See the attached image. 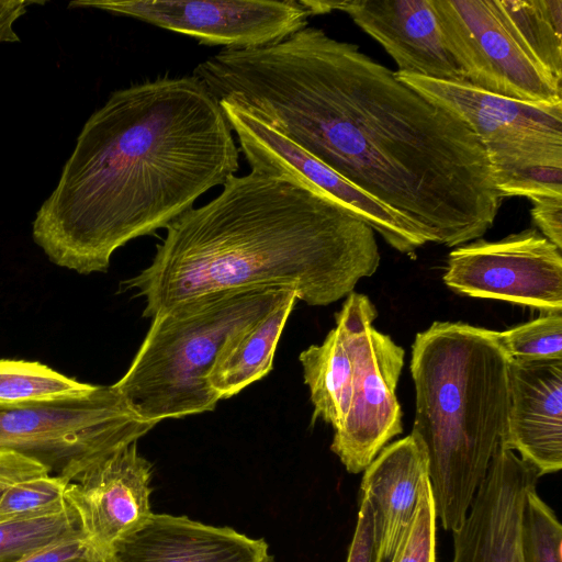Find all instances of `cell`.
I'll list each match as a JSON object with an SVG mask.
<instances>
[{"mask_svg": "<svg viewBox=\"0 0 562 562\" xmlns=\"http://www.w3.org/2000/svg\"><path fill=\"white\" fill-rule=\"evenodd\" d=\"M192 76L353 187L458 247L494 224L502 195L486 150L457 115L358 45L306 26L285 40L223 49Z\"/></svg>", "mask_w": 562, "mask_h": 562, "instance_id": "6da1fadb", "label": "cell"}, {"mask_svg": "<svg viewBox=\"0 0 562 562\" xmlns=\"http://www.w3.org/2000/svg\"><path fill=\"white\" fill-rule=\"evenodd\" d=\"M238 158L218 100L194 76L117 89L83 124L33 239L59 267L104 272L117 248L224 186Z\"/></svg>", "mask_w": 562, "mask_h": 562, "instance_id": "7a4b0ae2", "label": "cell"}, {"mask_svg": "<svg viewBox=\"0 0 562 562\" xmlns=\"http://www.w3.org/2000/svg\"><path fill=\"white\" fill-rule=\"evenodd\" d=\"M151 263L123 282L144 297L143 316L204 293L273 288L308 305L353 292L380 265L375 232L299 181L250 171L167 227Z\"/></svg>", "mask_w": 562, "mask_h": 562, "instance_id": "3957f363", "label": "cell"}, {"mask_svg": "<svg viewBox=\"0 0 562 562\" xmlns=\"http://www.w3.org/2000/svg\"><path fill=\"white\" fill-rule=\"evenodd\" d=\"M509 361L496 330L435 322L415 337L411 435L426 453L436 515L445 530L462 525L496 449L506 448Z\"/></svg>", "mask_w": 562, "mask_h": 562, "instance_id": "277c9868", "label": "cell"}, {"mask_svg": "<svg viewBox=\"0 0 562 562\" xmlns=\"http://www.w3.org/2000/svg\"><path fill=\"white\" fill-rule=\"evenodd\" d=\"M288 292L225 290L169 306L153 317L130 368L113 387L154 424L213 411L220 400L207 378L218 353Z\"/></svg>", "mask_w": 562, "mask_h": 562, "instance_id": "5b68a950", "label": "cell"}, {"mask_svg": "<svg viewBox=\"0 0 562 562\" xmlns=\"http://www.w3.org/2000/svg\"><path fill=\"white\" fill-rule=\"evenodd\" d=\"M155 425L138 416L113 385H98L80 397L0 405V450L34 459L52 474L76 482Z\"/></svg>", "mask_w": 562, "mask_h": 562, "instance_id": "8992f818", "label": "cell"}, {"mask_svg": "<svg viewBox=\"0 0 562 562\" xmlns=\"http://www.w3.org/2000/svg\"><path fill=\"white\" fill-rule=\"evenodd\" d=\"M378 311L370 299L351 292L335 315L345 331L353 362L350 403L334 430L331 451L349 473L366 470L386 443L403 430L396 386L404 349L372 325Z\"/></svg>", "mask_w": 562, "mask_h": 562, "instance_id": "52a82bcc", "label": "cell"}, {"mask_svg": "<svg viewBox=\"0 0 562 562\" xmlns=\"http://www.w3.org/2000/svg\"><path fill=\"white\" fill-rule=\"evenodd\" d=\"M464 82L506 98L562 103L561 83L528 52L499 0H432Z\"/></svg>", "mask_w": 562, "mask_h": 562, "instance_id": "ba28073f", "label": "cell"}, {"mask_svg": "<svg viewBox=\"0 0 562 562\" xmlns=\"http://www.w3.org/2000/svg\"><path fill=\"white\" fill-rule=\"evenodd\" d=\"M419 94L460 117L484 146L491 167L562 164V103L519 101L475 88L395 71Z\"/></svg>", "mask_w": 562, "mask_h": 562, "instance_id": "9c48e42d", "label": "cell"}, {"mask_svg": "<svg viewBox=\"0 0 562 562\" xmlns=\"http://www.w3.org/2000/svg\"><path fill=\"white\" fill-rule=\"evenodd\" d=\"M69 7L137 19L224 49L279 43L306 27L311 16L300 0H75Z\"/></svg>", "mask_w": 562, "mask_h": 562, "instance_id": "30bf717a", "label": "cell"}, {"mask_svg": "<svg viewBox=\"0 0 562 562\" xmlns=\"http://www.w3.org/2000/svg\"><path fill=\"white\" fill-rule=\"evenodd\" d=\"M443 281L459 294L562 311L561 249L537 229L458 246L449 254Z\"/></svg>", "mask_w": 562, "mask_h": 562, "instance_id": "8fae6325", "label": "cell"}, {"mask_svg": "<svg viewBox=\"0 0 562 562\" xmlns=\"http://www.w3.org/2000/svg\"><path fill=\"white\" fill-rule=\"evenodd\" d=\"M220 104L251 171L285 177L326 194L364 221L400 252L412 256L428 243L412 223L353 187L277 131L233 104L224 101Z\"/></svg>", "mask_w": 562, "mask_h": 562, "instance_id": "7c38bea8", "label": "cell"}, {"mask_svg": "<svg viewBox=\"0 0 562 562\" xmlns=\"http://www.w3.org/2000/svg\"><path fill=\"white\" fill-rule=\"evenodd\" d=\"M311 15L341 11L394 59L400 72L464 82L432 0H300Z\"/></svg>", "mask_w": 562, "mask_h": 562, "instance_id": "4fadbf2b", "label": "cell"}, {"mask_svg": "<svg viewBox=\"0 0 562 562\" xmlns=\"http://www.w3.org/2000/svg\"><path fill=\"white\" fill-rule=\"evenodd\" d=\"M537 471L499 446L462 525L453 533L451 562H522L520 520Z\"/></svg>", "mask_w": 562, "mask_h": 562, "instance_id": "5bb4252c", "label": "cell"}, {"mask_svg": "<svg viewBox=\"0 0 562 562\" xmlns=\"http://www.w3.org/2000/svg\"><path fill=\"white\" fill-rule=\"evenodd\" d=\"M137 442V441H136ZM132 442L70 482L65 501L76 510L85 537L104 552L151 514V464Z\"/></svg>", "mask_w": 562, "mask_h": 562, "instance_id": "9a60e30c", "label": "cell"}, {"mask_svg": "<svg viewBox=\"0 0 562 562\" xmlns=\"http://www.w3.org/2000/svg\"><path fill=\"white\" fill-rule=\"evenodd\" d=\"M510 360V359H509ZM510 408L506 448L539 476L562 468V359L509 361Z\"/></svg>", "mask_w": 562, "mask_h": 562, "instance_id": "2e32d148", "label": "cell"}, {"mask_svg": "<svg viewBox=\"0 0 562 562\" xmlns=\"http://www.w3.org/2000/svg\"><path fill=\"white\" fill-rule=\"evenodd\" d=\"M112 553L119 562H273L265 539L187 516L154 513Z\"/></svg>", "mask_w": 562, "mask_h": 562, "instance_id": "e0dca14e", "label": "cell"}, {"mask_svg": "<svg viewBox=\"0 0 562 562\" xmlns=\"http://www.w3.org/2000/svg\"><path fill=\"white\" fill-rule=\"evenodd\" d=\"M429 480L423 447L409 434L385 446L366 468L362 496L372 507L381 562H389Z\"/></svg>", "mask_w": 562, "mask_h": 562, "instance_id": "ac0fdd59", "label": "cell"}, {"mask_svg": "<svg viewBox=\"0 0 562 562\" xmlns=\"http://www.w3.org/2000/svg\"><path fill=\"white\" fill-rule=\"evenodd\" d=\"M296 300L289 291L265 315L226 342L207 378L218 400L239 393L271 371L277 345Z\"/></svg>", "mask_w": 562, "mask_h": 562, "instance_id": "d6986e66", "label": "cell"}, {"mask_svg": "<svg viewBox=\"0 0 562 562\" xmlns=\"http://www.w3.org/2000/svg\"><path fill=\"white\" fill-rule=\"evenodd\" d=\"M300 362L314 406L313 419L338 429L348 412L353 379L352 357L341 326L336 324L321 345L302 351Z\"/></svg>", "mask_w": 562, "mask_h": 562, "instance_id": "ffe728a7", "label": "cell"}, {"mask_svg": "<svg viewBox=\"0 0 562 562\" xmlns=\"http://www.w3.org/2000/svg\"><path fill=\"white\" fill-rule=\"evenodd\" d=\"M533 58L562 82V0H499Z\"/></svg>", "mask_w": 562, "mask_h": 562, "instance_id": "44dd1931", "label": "cell"}, {"mask_svg": "<svg viewBox=\"0 0 562 562\" xmlns=\"http://www.w3.org/2000/svg\"><path fill=\"white\" fill-rule=\"evenodd\" d=\"M98 385L68 378L37 361L0 360V405L80 397Z\"/></svg>", "mask_w": 562, "mask_h": 562, "instance_id": "7402d4cb", "label": "cell"}, {"mask_svg": "<svg viewBox=\"0 0 562 562\" xmlns=\"http://www.w3.org/2000/svg\"><path fill=\"white\" fill-rule=\"evenodd\" d=\"M79 531L78 515L67 502L49 512L0 520V562H19Z\"/></svg>", "mask_w": 562, "mask_h": 562, "instance_id": "603a6c76", "label": "cell"}, {"mask_svg": "<svg viewBox=\"0 0 562 562\" xmlns=\"http://www.w3.org/2000/svg\"><path fill=\"white\" fill-rule=\"evenodd\" d=\"M496 335L513 361L562 359V311L541 312L537 318L496 331Z\"/></svg>", "mask_w": 562, "mask_h": 562, "instance_id": "cb8c5ba5", "label": "cell"}, {"mask_svg": "<svg viewBox=\"0 0 562 562\" xmlns=\"http://www.w3.org/2000/svg\"><path fill=\"white\" fill-rule=\"evenodd\" d=\"M522 562H562V526L554 512L531 490L520 520Z\"/></svg>", "mask_w": 562, "mask_h": 562, "instance_id": "d4e9b609", "label": "cell"}, {"mask_svg": "<svg viewBox=\"0 0 562 562\" xmlns=\"http://www.w3.org/2000/svg\"><path fill=\"white\" fill-rule=\"evenodd\" d=\"M69 483L45 471L10 484L0 493V520L60 508Z\"/></svg>", "mask_w": 562, "mask_h": 562, "instance_id": "484cf974", "label": "cell"}, {"mask_svg": "<svg viewBox=\"0 0 562 562\" xmlns=\"http://www.w3.org/2000/svg\"><path fill=\"white\" fill-rule=\"evenodd\" d=\"M491 168L502 198L562 196V164L526 162Z\"/></svg>", "mask_w": 562, "mask_h": 562, "instance_id": "4316f807", "label": "cell"}, {"mask_svg": "<svg viewBox=\"0 0 562 562\" xmlns=\"http://www.w3.org/2000/svg\"><path fill=\"white\" fill-rule=\"evenodd\" d=\"M436 508L429 480L389 562H436Z\"/></svg>", "mask_w": 562, "mask_h": 562, "instance_id": "83f0119b", "label": "cell"}, {"mask_svg": "<svg viewBox=\"0 0 562 562\" xmlns=\"http://www.w3.org/2000/svg\"><path fill=\"white\" fill-rule=\"evenodd\" d=\"M19 562H119L113 553L94 547L82 531L68 536Z\"/></svg>", "mask_w": 562, "mask_h": 562, "instance_id": "f1b7e54d", "label": "cell"}, {"mask_svg": "<svg viewBox=\"0 0 562 562\" xmlns=\"http://www.w3.org/2000/svg\"><path fill=\"white\" fill-rule=\"evenodd\" d=\"M346 562H381L380 538L373 510L370 502L363 496Z\"/></svg>", "mask_w": 562, "mask_h": 562, "instance_id": "f546056e", "label": "cell"}, {"mask_svg": "<svg viewBox=\"0 0 562 562\" xmlns=\"http://www.w3.org/2000/svg\"><path fill=\"white\" fill-rule=\"evenodd\" d=\"M530 201L531 217L539 233L562 249V196H538Z\"/></svg>", "mask_w": 562, "mask_h": 562, "instance_id": "4dcf8cb0", "label": "cell"}, {"mask_svg": "<svg viewBox=\"0 0 562 562\" xmlns=\"http://www.w3.org/2000/svg\"><path fill=\"white\" fill-rule=\"evenodd\" d=\"M43 3L30 0H0V44L20 42L14 23L27 11V7Z\"/></svg>", "mask_w": 562, "mask_h": 562, "instance_id": "1f68e13d", "label": "cell"}, {"mask_svg": "<svg viewBox=\"0 0 562 562\" xmlns=\"http://www.w3.org/2000/svg\"><path fill=\"white\" fill-rule=\"evenodd\" d=\"M2 490H3V487L0 485V493H1Z\"/></svg>", "mask_w": 562, "mask_h": 562, "instance_id": "d6a6232c", "label": "cell"}]
</instances>
